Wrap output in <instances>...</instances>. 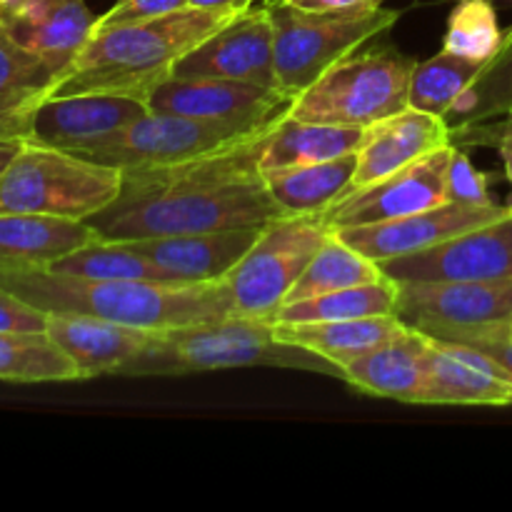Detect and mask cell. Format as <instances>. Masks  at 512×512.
Returning a JSON list of instances; mask_svg holds the SVG:
<instances>
[{"instance_id":"cell-27","label":"cell","mask_w":512,"mask_h":512,"mask_svg":"<svg viewBox=\"0 0 512 512\" xmlns=\"http://www.w3.org/2000/svg\"><path fill=\"white\" fill-rule=\"evenodd\" d=\"M0 380L70 383L80 380V370L48 330H5L0 333Z\"/></svg>"},{"instance_id":"cell-29","label":"cell","mask_w":512,"mask_h":512,"mask_svg":"<svg viewBox=\"0 0 512 512\" xmlns=\"http://www.w3.org/2000/svg\"><path fill=\"white\" fill-rule=\"evenodd\" d=\"M58 73L40 55L15 43L0 23V118H25L53 93Z\"/></svg>"},{"instance_id":"cell-28","label":"cell","mask_w":512,"mask_h":512,"mask_svg":"<svg viewBox=\"0 0 512 512\" xmlns=\"http://www.w3.org/2000/svg\"><path fill=\"white\" fill-rule=\"evenodd\" d=\"M398 308V283L390 278L353 288L333 290L318 298L285 303L273 315V323H328V320L370 318V315H395Z\"/></svg>"},{"instance_id":"cell-38","label":"cell","mask_w":512,"mask_h":512,"mask_svg":"<svg viewBox=\"0 0 512 512\" xmlns=\"http://www.w3.org/2000/svg\"><path fill=\"white\" fill-rule=\"evenodd\" d=\"M453 343H465L470 348L483 350L485 355L495 358L498 363H503L505 368L512 373V333H510V323L503 325H493V328H483V330H470V333H460L453 335Z\"/></svg>"},{"instance_id":"cell-26","label":"cell","mask_w":512,"mask_h":512,"mask_svg":"<svg viewBox=\"0 0 512 512\" xmlns=\"http://www.w3.org/2000/svg\"><path fill=\"white\" fill-rule=\"evenodd\" d=\"M358 153L340 155L323 163L295 165V168L273 170L265 175L268 193L283 215L323 213L325 208L343 198L353 185Z\"/></svg>"},{"instance_id":"cell-8","label":"cell","mask_w":512,"mask_h":512,"mask_svg":"<svg viewBox=\"0 0 512 512\" xmlns=\"http://www.w3.org/2000/svg\"><path fill=\"white\" fill-rule=\"evenodd\" d=\"M330 233L323 213L278 215L265 223L253 248L225 278L235 313L273 320Z\"/></svg>"},{"instance_id":"cell-7","label":"cell","mask_w":512,"mask_h":512,"mask_svg":"<svg viewBox=\"0 0 512 512\" xmlns=\"http://www.w3.org/2000/svg\"><path fill=\"white\" fill-rule=\"evenodd\" d=\"M413 65L415 60L400 53L353 50L293 100L290 115L310 123L368 128L408 108Z\"/></svg>"},{"instance_id":"cell-13","label":"cell","mask_w":512,"mask_h":512,"mask_svg":"<svg viewBox=\"0 0 512 512\" xmlns=\"http://www.w3.org/2000/svg\"><path fill=\"white\" fill-rule=\"evenodd\" d=\"M453 145L425 155L418 163L398 170L383 180L353 188L323 210L325 220L333 230L358 228V225L388 223V220L405 218L420 210L435 208L445 203V175Z\"/></svg>"},{"instance_id":"cell-25","label":"cell","mask_w":512,"mask_h":512,"mask_svg":"<svg viewBox=\"0 0 512 512\" xmlns=\"http://www.w3.org/2000/svg\"><path fill=\"white\" fill-rule=\"evenodd\" d=\"M363 133L365 128H355V125L310 123V120H300L285 113L265 138L260 170L273 173V170L323 163V160L355 153Z\"/></svg>"},{"instance_id":"cell-40","label":"cell","mask_w":512,"mask_h":512,"mask_svg":"<svg viewBox=\"0 0 512 512\" xmlns=\"http://www.w3.org/2000/svg\"><path fill=\"white\" fill-rule=\"evenodd\" d=\"M283 3L313 13H358V10L383 8L385 0H283Z\"/></svg>"},{"instance_id":"cell-21","label":"cell","mask_w":512,"mask_h":512,"mask_svg":"<svg viewBox=\"0 0 512 512\" xmlns=\"http://www.w3.org/2000/svg\"><path fill=\"white\" fill-rule=\"evenodd\" d=\"M430 335L405 325L393 340L343 365V380L375 398L423 405Z\"/></svg>"},{"instance_id":"cell-24","label":"cell","mask_w":512,"mask_h":512,"mask_svg":"<svg viewBox=\"0 0 512 512\" xmlns=\"http://www.w3.org/2000/svg\"><path fill=\"white\" fill-rule=\"evenodd\" d=\"M403 328L405 323L398 315H370L328 323H275V338L323 355L343 370L350 360L363 358L370 350L385 345Z\"/></svg>"},{"instance_id":"cell-10","label":"cell","mask_w":512,"mask_h":512,"mask_svg":"<svg viewBox=\"0 0 512 512\" xmlns=\"http://www.w3.org/2000/svg\"><path fill=\"white\" fill-rule=\"evenodd\" d=\"M395 315L408 328L448 340L512 320V278L398 285Z\"/></svg>"},{"instance_id":"cell-17","label":"cell","mask_w":512,"mask_h":512,"mask_svg":"<svg viewBox=\"0 0 512 512\" xmlns=\"http://www.w3.org/2000/svg\"><path fill=\"white\" fill-rule=\"evenodd\" d=\"M3 28L10 38L40 55L58 73H68L95 30V15L85 0H0Z\"/></svg>"},{"instance_id":"cell-34","label":"cell","mask_w":512,"mask_h":512,"mask_svg":"<svg viewBox=\"0 0 512 512\" xmlns=\"http://www.w3.org/2000/svg\"><path fill=\"white\" fill-rule=\"evenodd\" d=\"M503 38L493 0H458L448 18L443 50L485 65L498 53Z\"/></svg>"},{"instance_id":"cell-2","label":"cell","mask_w":512,"mask_h":512,"mask_svg":"<svg viewBox=\"0 0 512 512\" xmlns=\"http://www.w3.org/2000/svg\"><path fill=\"white\" fill-rule=\"evenodd\" d=\"M0 285L48 315H90L153 333L213 323L235 313L225 280L183 285L100 280L23 265L0 268Z\"/></svg>"},{"instance_id":"cell-37","label":"cell","mask_w":512,"mask_h":512,"mask_svg":"<svg viewBox=\"0 0 512 512\" xmlns=\"http://www.w3.org/2000/svg\"><path fill=\"white\" fill-rule=\"evenodd\" d=\"M188 0H115L108 13L98 15L95 30L118 28V25L143 23V20L160 18V15L175 13V10L188 8Z\"/></svg>"},{"instance_id":"cell-19","label":"cell","mask_w":512,"mask_h":512,"mask_svg":"<svg viewBox=\"0 0 512 512\" xmlns=\"http://www.w3.org/2000/svg\"><path fill=\"white\" fill-rule=\"evenodd\" d=\"M453 145L448 120L423 110L405 108L368 125L358 145V168L353 175V188L383 180L408 165L418 163L425 155Z\"/></svg>"},{"instance_id":"cell-45","label":"cell","mask_w":512,"mask_h":512,"mask_svg":"<svg viewBox=\"0 0 512 512\" xmlns=\"http://www.w3.org/2000/svg\"><path fill=\"white\" fill-rule=\"evenodd\" d=\"M510 333H512V320H510Z\"/></svg>"},{"instance_id":"cell-31","label":"cell","mask_w":512,"mask_h":512,"mask_svg":"<svg viewBox=\"0 0 512 512\" xmlns=\"http://www.w3.org/2000/svg\"><path fill=\"white\" fill-rule=\"evenodd\" d=\"M60 273L83 275V278L100 280H148V283H168L183 285L178 278L165 273L155 263H150L145 255H140L128 240H105L98 238L73 253L63 255L55 263L45 265Z\"/></svg>"},{"instance_id":"cell-12","label":"cell","mask_w":512,"mask_h":512,"mask_svg":"<svg viewBox=\"0 0 512 512\" xmlns=\"http://www.w3.org/2000/svg\"><path fill=\"white\" fill-rule=\"evenodd\" d=\"M148 103L130 95H53L25 118V140L73 155H85L110 135L148 113Z\"/></svg>"},{"instance_id":"cell-35","label":"cell","mask_w":512,"mask_h":512,"mask_svg":"<svg viewBox=\"0 0 512 512\" xmlns=\"http://www.w3.org/2000/svg\"><path fill=\"white\" fill-rule=\"evenodd\" d=\"M445 193L453 203H473V205H490L495 203L490 198L488 175L478 170L460 145H453L448 163V175H445Z\"/></svg>"},{"instance_id":"cell-14","label":"cell","mask_w":512,"mask_h":512,"mask_svg":"<svg viewBox=\"0 0 512 512\" xmlns=\"http://www.w3.org/2000/svg\"><path fill=\"white\" fill-rule=\"evenodd\" d=\"M170 75L243 80V83L278 88L273 20L268 5L263 8L253 5L233 15L223 28L185 53Z\"/></svg>"},{"instance_id":"cell-16","label":"cell","mask_w":512,"mask_h":512,"mask_svg":"<svg viewBox=\"0 0 512 512\" xmlns=\"http://www.w3.org/2000/svg\"><path fill=\"white\" fill-rule=\"evenodd\" d=\"M508 213H512L510 205H473L445 200L435 208L388 220V223L343 228L338 230V235L345 243L353 245L358 253L368 255L375 263H383V260L400 258V255L428 250L433 245L455 238V235L505 218Z\"/></svg>"},{"instance_id":"cell-22","label":"cell","mask_w":512,"mask_h":512,"mask_svg":"<svg viewBox=\"0 0 512 512\" xmlns=\"http://www.w3.org/2000/svg\"><path fill=\"white\" fill-rule=\"evenodd\" d=\"M48 335L70 355L80 380L118 375L153 343V330L130 328L90 315H48Z\"/></svg>"},{"instance_id":"cell-39","label":"cell","mask_w":512,"mask_h":512,"mask_svg":"<svg viewBox=\"0 0 512 512\" xmlns=\"http://www.w3.org/2000/svg\"><path fill=\"white\" fill-rule=\"evenodd\" d=\"M48 328V313L35 305L25 303L23 298L13 295L0 285V333L5 330H45Z\"/></svg>"},{"instance_id":"cell-30","label":"cell","mask_w":512,"mask_h":512,"mask_svg":"<svg viewBox=\"0 0 512 512\" xmlns=\"http://www.w3.org/2000/svg\"><path fill=\"white\" fill-rule=\"evenodd\" d=\"M383 278V270L375 260L368 255L358 253L353 245L345 243L338 235V230L325 238L318 253L308 263L305 273L300 275L298 283L290 290L285 303H295V300L318 298V295L333 293V290L353 288V285L373 283V280Z\"/></svg>"},{"instance_id":"cell-32","label":"cell","mask_w":512,"mask_h":512,"mask_svg":"<svg viewBox=\"0 0 512 512\" xmlns=\"http://www.w3.org/2000/svg\"><path fill=\"white\" fill-rule=\"evenodd\" d=\"M512 113V28L498 53L480 68L445 120L450 128H465Z\"/></svg>"},{"instance_id":"cell-9","label":"cell","mask_w":512,"mask_h":512,"mask_svg":"<svg viewBox=\"0 0 512 512\" xmlns=\"http://www.w3.org/2000/svg\"><path fill=\"white\" fill-rule=\"evenodd\" d=\"M258 130L263 128H245V125L225 123V120L190 118V115L148 110L143 118L125 125L123 130L110 135L105 143L95 145L80 158L115 170L155 168V165L183 163V160L213 153V150L225 148L240 138H248Z\"/></svg>"},{"instance_id":"cell-1","label":"cell","mask_w":512,"mask_h":512,"mask_svg":"<svg viewBox=\"0 0 512 512\" xmlns=\"http://www.w3.org/2000/svg\"><path fill=\"white\" fill-rule=\"evenodd\" d=\"M273 125L183 163L120 170L123 180L115 200L85 223L105 240L163 238L270 223L283 215L260 170V153Z\"/></svg>"},{"instance_id":"cell-11","label":"cell","mask_w":512,"mask_h":512,"mask_svg":"<svg viewBox=\"0 0 512 512\" xmlns=\"http://www.w3.org/2000/svg\"><path fill=\"white\" fill-rule=\"evenodd\" d=\"M393 283L512 278V213L420 253L378 263Z\"/></svg>"},{"instance_id":"cell-4","label":"cell","mask_w":512,"mask_h":512,"mask_svg":"<svg viewBox=\"0 0 512 512\" xmlns=\"http://www.w3.org/2000/svg\"><path fill=\"white\" fill-rule=\"evenodd\" d=\"M228 368H290L343 380V370L323 355L275 338L270 318L238 313L213 323L160 330L145 353L118 375H185Z\"/></svg>"},{"instance_id":"cell-20","label":"cell","mask_w":512,"mask_h":512,"mask_svg":"<svg viewBox=\"0 0 512 512\" xmlns=\"http://www.w3.org/2000/svg\"><path fill=\"white\" fill-rule=\"evenodd\" d=\"M260 228L253 225V228L210 230V233L163 235V238H140L128 243L180 283H220L253 248Z\"/></svg>"},{"instance_id":"cell-6","label":"cell","mask_w":512,"mask_h":512,"mask_svg":"<svg viewBox=\"0 0 512 512\" xmlns=\"http://www.w3.org/2000/svg\"><path fill=\"white\" fill-rule=\"evenodd\" d=\"M268 10L273 20L278 88L290 98H298L330 65L393 28L400 18L398 10L390 8L313 13L283 0L268 3Z\"/></svg>"},{"instance_id":"cell-33","label":"cell","mask_w":512,"mask_h":512,"mask_svg":"<svg viewBox=\"0 0 512 512\" xmlns=\"http://www.w3.org/2000/svg\"><path fill=\"white\" fill-rule=\"evenodd\" d=\"M483 65L440 50L433 58L413 65L408 85V108L445 118L468 90Z\"/></svg>"},{"instance_id":"cell-5","label":"cell","mask_w":512,"mask_h":512,"mask_svg":"<svg viewBox=\"0 0 512 512\" xmlns=\"http://www.w3.org/2000/svg\"><path fill=\"white\" fill-rule=\"evenodd\" d=\"M123 173L25 140L0 175V213L88 220L115 200Z\"/></svg>"},{"instance_id":"cell-44","label":"cell","mask_w":512,"mask_h":512,"mask_svg":"<svg viewBox=\"0 0 512 512\" xmlns=\"http://www.w3.org/2000/svg\"><path fill=\"white\" fill-rule=\"evenodd\" d=\"M505 118H508V120H510V123H512V113H510V115H505Z\"/></svg>"},{"instance_id":"cell-23","label":"cell","mask_w":512,"mask_h":512,"mask_svg":"<svg viewBox=\"0 0 512 512\" xmlns=\"http://www.w3.org/2000/svg\"><path fill=\"white\" fill-rule=\"evenodd\" d=\"M98 240L85 220L33 213H0V268L50 265Z\"/></svg>"},{"instance_id":"cell-3","label":"cell","mask_w":512,"mask_h":512,"mask_svg":"<svg viewBox=\"0 0 512 512\" xmlns=\"http://www.w3.org/2000/svg\"><path fill=\"white\" fill-rule=\"evenodd\" d=\"M230 18L233 15L188 5L143 23L93 30L48 98L113 93L148 103L150 93L170 78L175 63L208 35L223 28Z\"/></svg>"},{"instance_id":"cell-18","label":"cell","mask_w":512,"mask_h":512,"mask_svg":"<svg viewBox=\"0 0 512 512\" xmlns=\"http://www.w3.org/2000/svg\"><path fill=\"white\" fill-rule=\"evenodd\" d=\"M430 340L423 405H512V373L503 363L465 343Z\"/></svg>"},{"instance_id":"cell-36","label":"cell","mask_w":512,"mask_h":512,"mask_svg":"<svg viewBox=\"0 0 512 512\" xmlns=\"http://www.w3.org/2000/svg\"><path fill=\"white\" fill-rule=\"evenodd\" d=\"M450 135H453V145H495L500 158H503L505 175H508L512 188V123L508 118L485 120V123L465 125V128H450ZM508 205L512 208V195Z\"/></svg>"},{"instance_id":"cell-15","label":"cell","mask_w":512,"mask_h":512,"mask_svg":"<svg viewBox=\"0 0 512 512\" xmlns=\"http://www.w3.org/2000/svg\"><path fill=\"white\" fill-rule=\"evenodd\" d=\"M290 95L278 88L225 78H180L170 75L150 93L148 108L155 113L225 120L245 128H265L290 113Z\"/></svg>"},{"instance_id":"cell-41","label":"cell","mask_w":512,"mask_h":512,"mask_svg":"<svg viewBox=\"0 0 512 512\" xmlns=\"http://www.w3.org/2000/svg\"><path fill=\"white\" fill-rule=\"evenodd\" d=\"M193 8H203V10H215V13H228V15H238L243 10L253 8L255 0H188Z\"/></svg>"},{"instance_id":"cell-42","label":"cell","mask_w":512,"mask_h":512,"mask_svg":"<svg viewBox=\"0 0 512 512\" xmlns=\"http://www.w3.org/2000/svg\"><path fill=\"white\" fill-rule=\"evenodd\" d=\"M23 143L25 138H20V135H10L0 130V175H3V170L8 168L10 160L20 153Z\"/></svg>"},{"instance_id":"cell-43","label":"cell","mask_w":512,"mask_h":512,"mask_svg":"<svg viewBox=\"0 0 512 512\" xmlns=\"http://www.w3.org/2000/svg\"><path fill=\"white\" fill-rule=\"evenodd\" d=\"M0 18H3V5H0Z\"/></svg>"}]
</instances>
